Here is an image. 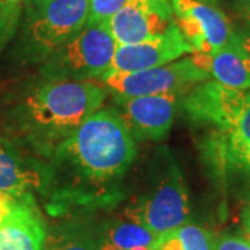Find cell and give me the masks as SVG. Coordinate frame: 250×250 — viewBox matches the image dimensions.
<instances>
[{"instance_id":"obj_3","label":"cell","mask_w":250,"mask_h":250,"mask_svg":"<svg viewBox=\"0 0 250 250\" xmlns=\"http://www.w3.org/2000/svg\"><path fill=\"white\" fill-rule=\"evenodd\" d=\"M89 0H25L16 62L42 64L88 24Z\"/></svg>"},{"instance_id":"obj_7","label":"cell","mask_w":250,"mask_h":250,"mask_svg":"<svg viewBox=\"0 0 250 250\" xmlns=\"http://www.w3.org/2000/svg\"><path fill=\"white\" fill-rule=\"evenodd\" d=\"M246 100L243 90L233 89L215 80L196 83L187 92L181 106L196 125L211 128L207 141L221 139L232 131Z\"/></svg>"},{"instance_id":"obj_22","label":"cell","mask_w":250,"mask_h":250,"mask_svg":"<svg viewBox=\"0 0 250 250\" xmlns=\"http://www.w3.org/2000/svg\"><path fill=\"white\" fill-rule=\"evenodd\" d=\"M18 199L20 197L11 196L9 193L0 190V220L4 218L14 208V206L17 205Z\"/></svg>"},{"instance_id":"obj_18","label":"cell","mask_w":250,"mask_h":250,"mask_svg":"<svg viewBox=\"0 0 250 250\" xmlns=\"http://www.w3.org/2000/svg\"><path fill=\"white\" fill-rule=\"evenodd\" d=\"M181 250H214V238L200 225L185 223L174 231Z\"/></svg>"},{"instance_id":"obj_24","label":"cell","mask_w":250,"mask_h":250,"mask_svg":"<svg viewBox=\"0 0 250 250\" xmlns=\"http://www.w3.org/2000/svg\"><path fill=\"white\" fill-rule=\"evenodd\" d=\"M241 167L242 168H245V170L248 171V172L250 174V147L246 150V152H245L243 157H242Z\"/></svg>"},{"instance_id":"obj_28","label":"cell","mask_w":250,"mask_h":250,"mask_svg":"<svg viewBox=\"0 0 250 250\" xmlns=\"http://www.w3.org/2000/svg\"><path fill=\"white\" fill-rule=\"evenodd\" d=\"M9 1H20V0H9Z\"/></svg>"},{"instance_id":"obj_2","label":"cell","mask_w":250,"mask_h":250,"mask_svg":"<svg viewBox=\"0 0 250 250\" xmlns=\"http://www.w3.org/2000/svg\"><path fill=\"white\" fill-rule=\"evenodd\" d=\"M107 90L90 81L38 77L6 95L0 103L3 135L47 160L56 147L102 108Z\"/></svg>"},{"instance_id":"obj_21","label":"cell","mask_w":250,"mask_h":250,"mask_svg":"<svg viewBox=\"0 0 250 250\" xmlns=\"http://www.w3.org/2000/svg\"><path fill=\"white\" fill-rule=\"evenodd\" d=\"M214 250H250V241L242 236L223 235L214 239Z\"/></svg>"},{"instance_id":"obj_4","label":"cell","mask_w":250,"mask_h":250,"mask_svg":"<svg viewBox=\"0 0 250 250\" xmlns=\"http://www.w3.org/2000/svg\"><path fill=\"white\" fill-rule=\"evenodd\" d=\"M116 47L106 22L86 24L39 65V75L47 80H102L111 67Z\"/></svg>"},{"instance_id":"obj_11","label":"cell","mask_w":250,"mask_h":250,"mask_svg":"<svg viewBox=\"0 0 250 250\" xmlns=\"http://www.w3.org/2000/svg\"><path fill=\"white\" fill-rule=\"evenodd\" d=\"M195 53L174 22L161 35L129 45H117L111 67L106 75L117 72H135L175 62Z\"/></svg>"},{"instance_id":"obj_8","label":"cell","mask_w":250,"mask_h":250,"mask_svg":"<svg viewBox=\"0 0 250 250\" xmlns=\"http://www.w3.org/2000/svg\"><path fill=\"white\" fill-rule=\"evenodd\" d=\"M187 92L124 98L116 96V111L134 139L160 141L170 131Z\"/></svg>"},{"instance_id":"obj_5","label":"cell","mask_w":250,"mask_h":250,"mask_svg":"<svg viewBox=\"0 0 250 250\" xmlns=\"http://www.w3.org/2000/svg\"><path fill=\"white\" fill-rule=\"evenodd\" d=\"M160 161V170L150 189L138 205L125 210L126 217L143 224L159 238L188 223L190 213L189 193L178 164L171 157Z\"/></svg>"},{"instance_id":"obj_13","label":"cell","mask_w":250,"mask_h":250,"mask_svg":"<svg viewBox=\"0 0 250 250\" xmlns=\"http://www.w3.org/2000/svg\"><path fill=\"white\" fill-rule=\"evenodd\" d=\"M46 228L34 197H20L0 220V250H43Z\"/></svg>"},{"instance_id":"obj_12","label":"cell","mask_w":250,"mask_h":250,"mask_svg":"<svg viewBox=\"0 0 250 250\" xmlns=\"http://www.w3.org/2000/svg\"><path fill=\"white\" fill-rule=\"evenodd\" d=\"M47 163L0 134V190L14 197L47 193Z\"/></svg>"},{"instance_id":"obj_15","label":"cell","mask_w":250,"mask_h":250,"mask_svg":"<svg viewBox=\"0 0 250 250\" xmlns=\"http://www.w3.org/2000/svg\"><path fill=\"white\" fill-rule=\"evenodd\" d=\"M250 147V92L246 93V100L232 131L221 139L206 141L203 152L208 166L217 177L241 167L242 157Z\"/></svg>"},{"instance_id":"obj_9","label":"cell","mask_w":250,"mask_h":250,"mask_svg":"<svg viewBox=\"0 0 250 250\" xmlns=\"http://www.w3.org/2000/svg\"><path fill=\"white\" fill-rule=\"evenodd\" d=\"M174 21L195 53L213 56L232 35V28L223 11L200 0H170Z\"/></svg>"},{"instance_id":"obj_25","label":"cell","mask_w":250,"mask_h":250,"mask_svg":"<svg viewBox=\"0 0 250 250\" xmlns=\"http://www.w3.org/2000/svg\"><path fill=\"white\" fill-rule=\"evenodd\" d=\"M99 250H118L116 248H113L111 245H108L106 242L100 241V246H99Z\"/></svg>"},{"instance_id":"obj_19","label":"cell","mask_w":250,"mask_h":250,"mask_svg":"<svg viewBox=\"0 0 250 250\" xmlns=\"http://www.w3.org/2000/svg\"><path fill=\"white\" fill-rule=\"evenodd\" d=\"M22 14V6L20 1L0 0V50L16 35Z\"/></svg>"},{"instance_id":"obj_14","label":"cell","mask_w":250,"mask_h":250,"mask_svg":"<svg viewBox=\"0 0 250 250\" xmlns=\"http://www.w3.org/2000/svg\"><path fill=\"white\" fill-rule=\"evenodd\" d=\"M206 67L217 82L233 89L250 88V35L235 34L213 56H206Z\"/></svg>"},{"instance_id":"obj_16","label":"cell","mask_w":250,"mask_h":250,"mask_svg":"<svg viewBox=\"0 0 250 250\" xmlns=\"http://www.w3.org/2000/svg\"><path fill=\"white\" fill-rule=\"evenodd\" d=\"M100 241L118 250H131L136 246H150L156 249L159 236L143 224L125 215L123 220H114L106 225Z\"/></svg>"},{"instance_id":"obj_23","label":"cell","mask_w":250,"mask_h":250,"mask_svg":"<svg viewBox=\"0 0 250 250\" xmlns=\"http://www.w3.org/2000/svg\"><path fill=\"white\" fill-rule=\"evenodd\" d=\"M243 228L246 231L248 239L250 241V205L248 206V208L245 210V214H243Z\"/></svg>"},{"instance_id":"obj_20","label":"cell","mask_w":250,"mask_h":250,"mask_svg":"<svg viewBox=\"0 0 250 250\" xmlns=\"http://www.w3.org/2000/svg\"><path fill=\"white\" fill-rule=\"evenodd\" d=\"M126 0H89V17L88 24L107 22Z\"/></svg>"},{"instance_id":"obj_1","label":"cell","mask_w":250,"mask_h":250,"mask_svg":"<svg viewBox=\"0 0 250 250\" xmlns=\"http://www.w3.org/2000/svg\"><path fill=\"white\" fill-rule=\"evenodd\" d=\"M136 143L116 108H99L46 160L47 193L88 203L117 193L132 166Z\"/></svg>"},{"instance_id":"obj_10","label":"cell","mask_w":250,"mask_h":250,"mask_svg":"<svg viewBox=\"0 0 250 250\" xmlns=\"http://www.w3.org/2000/svg\"><path fill=\"white\" fill-rule=\"evenodd\" d=\"M174 22L170 0H126L106 24L117 45H129L161 35Z\"/></svg>"},{"instance_id":"obj_17","label":"cell","mask_w":250,"mask_h":250,"mask_svg":"<svg viewBox=\"0 0 250 250\" xmlns=\"http://www.w3.org/2000/svg\"><path fill=\"white\" fill-rule=\"evenodd\" d=\"M100 239L82 223H65L46 235L43 250H99Z\"/></svg>"},{"instance_id":"obj_26","label":"cell","mask_w":250,"mask_h":250,"mask_svg":"<svg viewBox=\"0 0 250 250\" xmlns=\"http://www.w3.org/2000/svg\"><path fill=\"white\" fill-rule=\"evenodd\" d=\"M239 1H241L242 7L245 9V11L250 16V0H239Z\"/></svg>"},{"instance_id":"obj_6","label":"cell","mask_w":250,"mask_h":250,"mask_svg":"<svg viewBox=\"0 0 250 250\" xmlns=\"http://www.w3.org/2000/svg\"><path fill=\"white\" fill-rule=\"evenodd\" d=\"M210 78L192 54L159 67L135 72L108 74L102 78L104 88L116 96L134 98L146 95H163L170 92H188L196 83Z\"/></svg>"},{"instance_id":"obj_27","label":"cell","mask_w":250,"mask_h":250,"mask_svg":"<svg viewBox=\"0 0 250 250\" xmlns=\"http://www.w3.org/2000/svg\"><path fill=\"white\" fill-rule=\"evenodd\" d=\"M200 1H205V3H208V4H214L215 6V0H200Z\"/></svg>"}]
</instances>
